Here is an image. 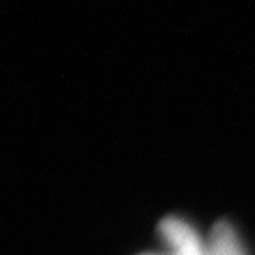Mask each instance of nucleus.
I'll return each instance as SVG.
<instances>
[{"label":"nucleus","instance_id":"f257e3e1","mask_svg":"<svg viewBox=\"0 0 255 255\" xmlns=\"http://www.w3.org/2000/svg\"><path fill=\"white\" fill-rule=\"evenodd\" d=\"M167 243L175 250V255H207L199 236L186 222L179 218H167L159 227Z\"/></svg>","mask_w":255,"mask_h":255},{"label":"nucleus","instance_id":"f03ea898","mask_svg":"<svg viewBox=\"0 0 255 255\" xmlns=\"http://www.w3.org/2000/svg\"><path fill=\"white\" fill-rule=\"evenodd\" d=\"M207 255H247L243 243L229 222H220L215 225L206 248Z\"/></svg>","mask_w":255,"mask_h":255}]
</instances>
